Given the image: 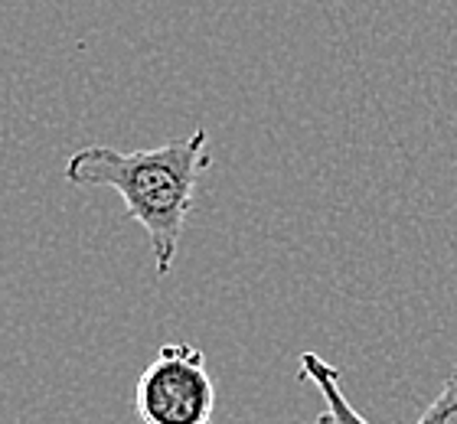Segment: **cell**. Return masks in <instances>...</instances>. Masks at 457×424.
<instances>
[{
    "mask_svg": "<svg viewBox=\"0 0 457 424\" xmlns=\"http://www.w3.org/2000/svg\"><path fill=\"white\" fill-rule=\"evenodd\" d=\"M415 424H457V372L441 386L435 402L421 412V418Z\"/></svg>",
    "mask_w": 457,
    "mask_h": 424,
    "instance_id": "4",
    "label": "cell"
},
{
    "mask_svg": "<svg viewBox=\"0 0 457 424\" xmlns=\"http://www.w3.org/2000/svg\"><path fill=\"white\" fill-rule=\"evenodd\" d=\"M134 412L144 424H212L216 382L206 353L193 343H167L134 386Z\"/></svg>",
    "mask_w": 457,
    "mask_h": 424,
    "instance_id": "2",
    "label": "cell"
},
{
    "mask_svg": "<svg viewBox=\"0 0 457 424\" xmlns=\"http://www.w3.org/2000/svg\"><path fill=\"white\" fill-rule=\"evenodd\" d=\"M301 378L311 382L324 398V412H320L317 424H370L350 405V398L343 395L340 369L330 366L320 353H301Z\"/></svg>",
    "mask_w": 457,
    "mask_h": 424,
    "instance_id": "3",
    "label": "cell"
},
{
    "mask_svg": "<svg viewBox=\"0 0 457 424\" xmlns=\"http://www.w3.org/2000/svg\"><path fill=\"white\" fill-rule=\"evenodd\" d=\"M210 167V134L196 128L187 137L151 151L88 144L66 161V183L114 189L128 216L147 232L157 278H167L177 264L183 226L190 219L200 177Z\"/></svg>",
    "mask_w": 457,
    "mask_h": 424,
    "instance_id": "1",
    "label": "cell"
}]
</instances>
